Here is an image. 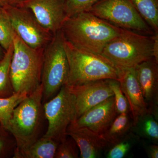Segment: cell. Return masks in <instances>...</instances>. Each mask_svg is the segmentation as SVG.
<instances>
[{"label": "cell", "mask_w": 158, "mask_h": 158, "mask_svg": "<svg viewBox=\"0 0 158 158\" xmlns=\"http://www.w3.org/2000/svg\"><path fill=\"white\" fill-rule=\"evenodd\" d=\"M60 30L65 40L76 48L101 55L107 43L123 29L85 11L67 18Z\"/></svg>", "instance_id": "cell-1"}, {"label": "cell", "mask_w": 158, "mask_h": 158, "mask_svg": "<svg viewBox=\"0 0 158 158\" xmlns=\"http://www.w3.org/2000/svg\"><path fill=\"white\" fill-rule=\"evenodd\" d=\"M64 47L69 66L66 85L72 87L106 79L119 81L123 69L103 56L79 50L65 39Z\"/></svg>", "instance_id": "cell-2"}, {"label": "cell", "mask_w": 158, "mask_h": 158, "mask_svg": "<svg viewBox=\"0 0 158 158\" xmlns=\"http://www.w3.org/2000/svg\"><path fill=\"white\" fill-rule=\"evenodd\" d=\"M44 114L42 85L15 107L8 131L15 141L14 153L25 150L37 141Z\"/></svg>", "instance_id": "cell-3"}, {"label": "cell", "mask_w": 158, "mask_h": 158, "mask_svg": "<svg viewBox=\"0 0 158 158\" xmlns=\"http://www.w3.org/2000/svg\"><path fill=\"white\" fill-rule=\"evenodd\" d=\"M14 51L10 77L14 93L27 95L41 85L44 49H34L26 44L17 34L13 39Z\"/></svg>", "instance_id": "cell-4"}, {"label": "cell", "mask_w": 158, "mask_h": 158, "mask_svg": "<svg viewBox=\"0 0 158 158\" xmlns=\"http://www.w3.org/2000/svg\"><path fill=\"white\" fill-rule=\"evenodd\" d=\"M154 34L123 29L119 36L107 43L101 55L121 69L135 68L139 63L154 57Z\"/></svg>", "instance_id": "cell-5"}, {"label": "cell", "mask_w": 158, "mask_h": 158, "mask_svg": "<svg viewBox=\"0 0 158 158\" xmlns=\"http://www.w3.org/2000/svg\"><path fill=\"white\" fill-rule=\"evenodd\" d=\"M64 43L65 38L60 30L44 49L41 77L43 103L67 84L69 66Z\"/></svg>", "instance_id": "cell-6"}, {"label": "cell", "mask_w": 158, "mask_h": 158, "mask_svg": "<svg viewBox=\"0 0 158 158\" xmlns=\"http://www.w3.org/2000/svg\"><path fill=\"white\" fill-rule=\"evenodd\" d=\"M88 11L120 28L147 35L155 34L139 14L132 0H100Z\"/></svg>", "instance_id": "cell-7"}, {"label": "cell", "mask_w": 158, "mask_h": 158, "mask_svg": "<svg viewBox=\"0 0 158 158\" xmlns=\"http://www.w3.org/2000/svg\"><path fill=\"white\" fill-rule=\"evenodd\" d=\"M44 114L48 121L44 136L61 142L66 137L69 125L76 120L75 100L69 86H62L58 93L43 103Z\"/></svg>", "instance_id": "cell-8"}, {"label": "cell", "mask_w": 158, "mask_h": 158, "mask_svg": "<svg viewBox=\"0 0 158 158\" xmlns=\"http://www.w3.org/2000/svg\"><path fill=\"white\" fill-rule=\"evenodd\" d=\"M9 15L15 34L34 49L45 48L54 35L43 27L31 11L21 6L3 7Z\"/></svg>", "instance_id": "cell-9"}, {"label": "cell", "mask_w": 158, "mask_h": 158, "mask_svg": "<svg viewBox=\"0 0 158 158\" xmlns=\"http://www.w3.org/2000/svg\"><path fill=\"white\" fill-rule=\"evenodd\" d=\"M28 9L43 27L54 35L68 17L64 0H27L19 6Z\"/></svg>", "instance_id": "cell-10"}, {"label": "cell", "mask_w": 158, "mask_h": 158, "mask_svg": "<svg viewBox=\"0 0 158 158\" xmlns=\"http://www.w3.org/2000/svg\"><path fill=\"white\" fill-rule=\"evenodd\" d=\"M110 80H98L69 86L75 100L76 119L91 108L114 96Z\"/></svg>", "instance_id": "cell-11"}, {"label": "cell", "mask_w": 158, "mask_h": 158, "mask_svg": "<svg viewBox=\"0 0 158 158\" xmlns=\"http://www.w3.org/2000/svg\"><path fill=\"white\" fill-rule=\"evenodd\" d=\"M135 70L149 113L158 119V62L152 57L136 65Z\"/></svg>", "instance_id": "cell-12"}, {"label": "cell", "mask_w": 158, "mask_h": 158, "mask_svg": "<svg viewBox=\"0 0 158 158\" xmlns=\"http://www.w3.org/2000/svg\"><path fill=\"white\" fill-rule=\"evenodd\" d=\"M117 115L113 96L91 108L73 123L77 127H87L102 135L109 128Z\"/></svg>", "instance_id": "cell-13"}, {"label": "cell", "mask_w": 158, "mask_h": 158, "mask_svg": "<svg viewBox=\"0 0 158 158\" xmlns=\"http://www.w3.org/2000/svg\"><path fill=\"white\" fill-rule=\"evenodd\" d=\"M119 82L122 91L128 103L130 115L134 126L140 117L149 113L136 77L135 68L123 69Z\"/></svg>", "instance_id": "cell-14"}, {"label": "cell", "mask_w": 158, "mask_h": 158, "mask_svg": "<svg viewBox=\"0 0 158 158\" xmlns=\"http://www.w3.org/2000/svg\"><path fill=\"white\" fill-rule=\"evenodd\" d=\"M66 135L75 141L82 158H95L99 153L109 146L102 135L88 128L79 127L72 123L66 131Z\"/></svg>", "instance_id": "cell-15"}, {"label": "cell", "mask_w": 158, "mask_h": 158, "mask_svg": "<svg viewBox=\"0 0 158 158\" xmlns=\"http://www.w3.org/2000/svg\"><path fill=\"white\" fill-rule=\"evenodd\" d=\"M59 143L49 137L43 136L25 150L14 153L15 158H55Z\"/></svg>", "instance_id": "cell-16"}, {"label": "cell", "mask_w": 158, "mask_h": 158, "mask_svg": "<svg viewBox=\"0 0 158 158\" xmlns=\"http://www.w3.org/2000/svg\"><path fill=\"white\" fill-rule=\"evenodd\" d=\"M133 127L132 119L129 113L118 114L102 136L109 146H112L128 137Z\"/></svg>", "instance_id": "cell-17"}, {"label": "cell", "mask_w": 158, "mask_h": 158, "mask_svg": "<svg viewBox=\"0 0 158 158\" xmlns=\"http://www.w3.org/2000/svg\"><path fill=\"white\" fill-rule=\"evenodd\" d=\"M13 51V44L0 61V98L9 97L15 93L10 77V64Z\"/></svg>", "instance_id": "cell-18"}, {"label": "cell", "mask_w": 158, "mask_h": 158, "mask_svg": "<svg viewBox=\"0 0 158 158\" xmlns=\"http://www.w3.org/2000/svg\"><path fill=\"white\" fill-rule=\"evenodd\" d=\"M141 17L152 29L158 32V0H132Z\"/></svg>", "instance_id": "cell-19"}, {"label": "cell", "mask_w": 158, "mask_h": 158, "mask_svg": "<svg viewBox=\"0 0 158 158\" xmlns=\"http://www.w3.org/2000/svg\"><path fill=\"white\" fill-rule=\"evenodd\" d=\"M27 95L24 93H15L9 97L0 98V124L7 131L14 109Z\"/></svg>", "instance_id": "cell-20"}, {"label": "cell", "mask_w": 158, "mask_h": 158, "mask_svg": "<svg viewBox=\"0 0 158 158\" xmlns=\"http://www.w3.org/2000/svg\"><path fill=\"white\" fill-rule=\"evenodd\" d=\"M133 128H137L138 133L141 136L149 139L155 144H157L158 119L152 113H148L140 117Z\"/></svg>", "instance_id": "cell-21"}, {"label": "cell", "mask_w": 158, "mask_h": 158, "mask_svg": "<svg viewBox=\"0 0 158 158\" xmlns=\"http://www.w3.org/2000/svg\"><path fill=\"white\" fill-rule=\"evenodd\" d=\"M15 34L9 15L0 7V45L6 52L13 44Z\"/></svg>", "instance_id": "cell-22"}, {"label": "cell", "mask_w": 158, "mask_h": 158, "mask_svg": "<svg viewBox=\"0 0 158 158\" xmlns=\"http://www.w3.org/2000/svg\"><path fill=\"white\" fill-rule=\"evenodd\" d=\"M67 136L57 147L55 158H77L79 157L78 146L72 138Z\"/></svg>", "instance_id": "cell-23"}, {"label": "cell", "mask_w": 158, "mask_h": 158, "mask_svg": "<svg viewBox=\"0 0 158 158\" xmlns=\"http://www.w3.org/2000/svg\"><path fill=\"white\" fill-rule=\"evenodd\" d=\"M110 84L114 94L117 114L129 113V106L126 98L122 91L120 83L117 80L110 79Z\"/></svg>", "instance_id": "cell-24"}, {"label": "cell", "mask_w": 158, "mask_h": 158, "mask_svg": "<svg viewBox=\"0 0 158 158\" xmlns=\"http://www.w3.org/2000/svg\"><path fill=\"white\" fill-rule=\"evenodd\" d=\"M67 16L88 11L100 0H64ZM67 17V18H68Z\"/></svg>", "instance_id": "cell-25"}, {"label": "cell", "mask_w": 158, "mask_h": 158, "mask_svg": "<svg viewBox=\"0 0 158 158\" xmlns=\"http://www.w3.org/2000/svg\"><path fill=\"white\" fill-rule=\"evenodd\" d=\"M128 137L122 141L112 145L108 153V158H122L127 153L131 148V144L127 139Z\"/></svg>", "instance_id": "cell-26"}, {"label": "cell", "mask_w": 158, "mask_h": 158, "mask_svg": "<svg viewBox=\"0 0 158 158\" xmlns=\"http://www.w3.org/2000/svg\"><path fill=\"white\" fill-rule=\"evenodd\" d=\"M2 132V130H0V156L11 146V142H9V140Z\"/></svg>", "instance_id": "cell-27"}, {"label": "cell", "mask_w": 158, "mask_h": 158, "mask_svg": "<svg viewBox=\"0 0 158 158\" xmlns=\"http://www.w3.org/2000/svg\"><path fill=\"white\" fill-rule=\"evenodd\" d=\"M27 1V0H0V7L17 6Z\"/></svg>", "instance_id": "cell-28"}, {"label": "cell", "mask_w": 158, "mask_h": 158, "mask_svg": "<svg viewBox=\"0 0 158 158\" xmlns=\"http://www.w3.org/2000/svg\"><path fill=\"white\" fill-rule=\"evenodd\" d=\"M148 153L149 157L151 158H158V146L156 144L150 145L148 148Z\"/></svg>", "instance_id": "cell-29"}, {"label": "cell", "mask_w": 158, "mask_h": 158, "mask_svg": "<svg viewBox=\"0 0 158 158\" xmlns=\"http://www.w3.org/2000/svg\"><path fill=\"white\" fill-rule=\"evenodd\" d=\"M154 58L158 62V32L154 34V42L153 46Z\"/></svg>", "instance_id": "cell-30"}, {"label": "cell", "mask_w": 158, "mask_h": 158, "mask_svg": "<svg viewBox=\"0 0 158 158\" xmlns=\"http://www.w3.org/2000/svg\"><path fill=\"white\" fill-rule=\"evenodd\" d=\"M5 53H6V51L4 50V49L0 45V61L2 59L3 57L4 56Z\"/></svg>", "instance_id": "cell-31"}]
</instances>
